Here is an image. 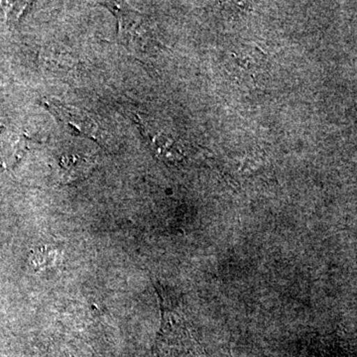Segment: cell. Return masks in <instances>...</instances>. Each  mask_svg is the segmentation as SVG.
<instances>
[{"label":"cell","instance_id":"1","mask_svg":"<svg viewBox=\"0 0 357 357\" xmlns=\"http://www.w3.org/2000/svg\"><path fill=\"white\" fill-rule=\"evenodd\" d=\"M42 103L45 109L55 116L67 132L76 136H84L98 140V128L96 121L83 110L65 105V103L54 100V98H43Z\"/></svg>","mask_w":357,"mask_h":357}]
</instances>
